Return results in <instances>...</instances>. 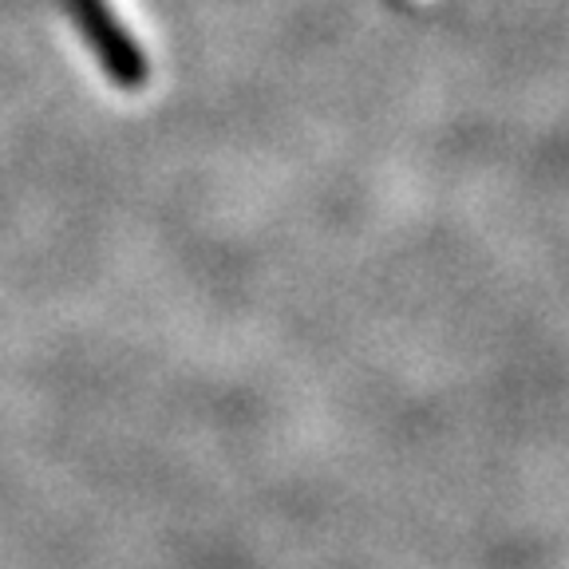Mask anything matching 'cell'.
Here are the masks:
<instances>
[{"label": "cell", "instance_id": "cell-1", "mask_svg": "<svg viewBox=\"0 0 569 569\" xmlns=\"http://www.w3.org/2000/svg\"><path fill=\"white\" fill-rule=\"evenodd\" d=\"M60 4L71 17V24H76V32L83 36V44L99 60L107 80L123 91H134L147 83L151 63H147L142 48L134 44V36L127 32L123 20L116 17V9L107 0H60Z\"/></svg>", "mask_w": 569, "mask_h": 569}]
</instances>
